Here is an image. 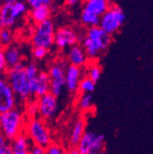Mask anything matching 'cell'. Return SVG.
<instances>
[{
	"instance_id": "8d00e7d4",
	"label": "cell",
	"mask_w": 153,
	"mask_h": 154,
	"mask_svg": "<svg viewBox=\"0 0 153 154\" xmlns=\"http://www.w3.org/2000/svg\"><path fill=\"white\" fill-rule=\"evenodd\" d=\"M67 154H81V152L78 150V149L76 147H72L68 151Z\"/></svg>"
},
{
	"instance_id": "44dd1931",
	"label": "cell",
	"mask_w": 153,
	"mask_h": 154,
	"mask_svg": "<svg viewBox=\"0 0 153 154\" xmlns=\"http://www.w3.org/2000/svg\"><path fill=\"white\" fill-rule=\"evenodd\" d=\"M100 20L101 17L98 16H95L93 14L85 12L82 10V14H81V21L82 23L89 28L92 27H96L100 25Z\"/></svg>"
},
{
	"instance_id": "9c48e42d",
	"label": "cell",
	"mask_w": 153,
	"mask_h": 154,
	"mask_svg": "<svg viewBox=\"0 0 153 154\" xmlns=\"http://www.w3.org/2000/svg\"><path fill=\"white\" fill-rule=\"evenodd\" d=\"M17 94L7 79L0 80V114L16 108Z\"/></svg>"
},
{
	"instance_id": "5bb4252c",
	"label": "cell",
	"mask_w": 153,
	"mask_h": 154,
	"mask_svg": "<svg viewBox=\"0 0 153 154\" xmlns=\"http://www.w3.org/2000/svg\"><path fill=\"white\" fill-rule=\"evenodd\" d=\"M10 144L14 154H30L29 150L32 142L25 132L17 136L13 141L10 142Z\"/></svg>"
},
{
	"instance_id": "ab89813d",
	"label": "cell",
	"mask_w": 153,
	"mask_h": 154,
	"mask_svg": "<svg viewBox=\"0 0 153 154\" xmlns=\"http://www.w3.org/2000/svg\"><path fill=\"white\" fill-rule=\"evenodd\" d=\"M97 154H107L105 150H102V151H100V152H98Z\"/></svg>"
},
{
	"instance_id": "74e56055",
	"label": "cell",
	"mask_w": 153,
	"mask_h": 154,
	"mask_svg": "<svg viewBox=\"0 0 153 154\" xmlns=\"http://www.w3.org/2000/svg\"><path fill=\"white\" fill-rule=\"evenodd\" d=\"M42 1V4L43 5H47V6H50L52 2V0H41Z\"/></svg>"
},
{
	"instance_id": "d6986e66",
	"label": "cell",
	"mask_w": 153,
	"mask_h": 154,
	"mask_svg": "<svg viewBox=\"0 0 153 154\" xmlns=\"http://www.w3.org/2000/svg\"><path fill=\"white\" fill-rule=\"evenodd\" d=\"M3 51L5 53L8 69L16 66L17 64L22 62V55L18 48L15 46H8V47H6V49Z\"/></svg>"
},
{
	"instance_id": "52a82bcc",
	"label": "cell",
	"mask_w": 153,
	"mask_h": 154,
	"mask_svg": "<svg viewBox=\"0 0 153 154\" xmlns=\"http://www.w3.org/2000/svg\"><path fill=\"white\" fill-rule=\"evenodd\" d=\"M67 65L66 62H62L61 63L53 64L49 69V74L50 77V93L57 97L61 95L63 87L66 85L65 72Z\"/></svg>"
},
{
	"instance_id": "30bf717a",
	"label": "cell",
	"mask_w": 153,
	"mask_h": 154,
	"mask_svg": "<svg viewBox=\"0 0 153 154\" xmlns=\"http://www.w3.org/2000/svg\"><path fill=\"white\" fill-rule=\"evenodd\" d=\"M79 42V36L72 29L70 28H61L55 33L54 45L61 50L65 49L68 46L76 45Z\"/></svg>"
},
{
	"instance_id": "7402d4cb",
	"label": "cell",
	"mask_w": 153,
	"mask_h": 154,
	"mask_svg": "<svg viewBox=\"0 0 153 154\" xmlns=\"http://www.w3.org/2000/svg\"><path fill=\"white\" fill-rule=\"evenodd\" d=\"M25 114L29 118V119L37 118L38 116H40V107H39V102H38V99L32 98L26 103Z\"/></svg>"
},
{
	"instance_id": "8992f818",
	"label": "cell",
	"mask_w": 153,
	"mask_h": 154,
	"mask_svg": "<svg viewBox=\"0 0 153 154\" xmlns=\"http://www.w3.org/2000/svg\"><path fill=\"white\" fill-rule=\"evenodd\" d=\"M126 20V15L119 6L112 5L111 8L101 17L100 27L109 35L119 30Z\"/></svg>"
},
{
	"instance_id": "6da1fadb",
	"label": "cell",
	"mask_w": 153,
	"mask_h": 154,
	"mask_svg": "<svg viewBox=\"0 0 153 154\" xmlns=\"http://www.w3.org/2000/svg\"><path fill=\"white\" fill-rule=\"evenodd\" d=\"M25 62H21L16 66L9 68L7 71V80L13 88L17 97L22 102L27 103L32 99V94L30 90L29 79L26 72Z\"/></svg>"
},
{
	"instance_id": "5b68a950",
	"label": "cell",
	"mask_w": 153,
	"mask_h": 154,
	"mask_svg": "<svg viewBox=\"0 0 153 154\" xmlns=\"http://www.w3.org/2000/svg\"><path fill=\"white\" fill-rule=\"evenodd\" d=\"M55 33L54 24L50 18L37 24L31 38L33 47H43L50 50L54 45Z\"/></svg>"
},
{
	"instance_id": "e575fe53",
	"label": "cell",
	"mask_w": 153,
	"mask_h": 154,
	"mask_svg": "<svg viewBox=\"0 0 153 154\" xmlns=\"http://www.w3.org/2000/svg\"><path fill=\"white\" fill-rule=\"evenodd\" d=\"M27 2L32 8H37L43 5L41 0H27Z\"/></svg>"
},
{
	"instance_id": "f35d334b",
	"label": "cell",
	"mask_w": 153,
	"mask_h": 154,
	"mask_svg": "<svg viewBox=\"0 0 153 154\" xmlns=\"http://www.w3.org/2000/svg\"><path fill=\"white\" fill-rule=\"evenodd\" d=\"M2 1L4 3H15L17 1V0H2Z\"/></svg>"
},
{
	"instance_id": "1f68e13d",
	"label": "cell",
	"mask_w": 153,
	"mask_h": 154,
	"mask_svg": "<svg viewBox=\"0 0 153 154\" xmlns=\"http://www.w3.org/2000/svg\"><path fill=\"white\" fill-rule=\"evenodd\" d=\"M29 152L30 154H47V148L36 145V144H32L30 147Z\"/></svg>"
},
{
	"instance_id": "4fadbf2b",
	"label": "cell",
	"mask_w": 153,
	"mask_h": 154,
	"mask_svg": "<svg viewBox=\"0 0 153 154\" xmlns=\"http://www.w3.org/2000/svg\"><path fill=\"white\" fill-rule=\"evenodd\" d=\"M86 61L87 55L84 48L77 44L70 48L68 52V62L70 63V64L82 68L86 63Z\"/></svg>"
},
{
	"instance_id": "ba28073f",
	"label": "cell",
	"mask_w": 153,
	"mask_h": 154,
	"mask_svg": "<svg viewBox=\"0 0 153 154\" xmlns=\"http://www.w3.org/2000/svg\"><path fill=\"white\" fill-rule=\"evenodd\" d=\"M38 102H39L40 107V118L44 120H50L55 117L59 107V102L57 96H55L51 93H49L41 96V97L38 98Z\"/></svg>"
},
{
	"instance_id": "277c9868",
	"label": "cell",
	"mask_w": 153,
	"mask_h": 154,
	"mask_svg": "<svg viewBox=\"0 0 153 154\" xmlns=\"http://www.w3.org/2000/svg\"><path fill=\"white\" fill-rule=\"evenodd\" d=\"M25 133L28 135L32 144L48 148L52 144V136L50 129L41 118H34L27 121Z\"/></svg>"
},
{
	"instance_id": "4316f807",
	"label": "cell",
	"mask_w": 153,
	"mask_h": 154,
	"mask_svg": "<svg viewBox=\"0 0 153 154\" xmlns=\"http://www.w3.org/2000/svg\"><path fill=\"white\" fill-rule=\"evenodd\" d=\"M26 10H27V6L25 3H23L21 1H17V2L13 3V5H12L11 12L15 18L20 17L22 14H24L26 12Z\"/></svg>"
},
{
	"instance_id": "ffe728a7",
	"label": "cell",
	"mask_w": 153,
	"mask_h": 154,
	"mask_svg": "<svg viewBox=\"0 0 153 154\" xmlns=\"http://www.w3.org/2000/svg\"><path fill=\"white\" fill-rule=\"evenodd\" d=\"M50 6L47 5H42L37 8H32L30 11V17L32 18V20L37 23L40 24L45 20H48L50 17Z\"/></svg>"
},
{
	"instance_id": "83f0119b",
	"label": "cell",
	"mask_w": 153,
	"mask_h": 154,
	"mask_svg": "<svg viewBox=\"0 0 153 154\" xmlns=\"http://www.w3.org/2000/svg\"><path fill=\"white\" fill-rule=\"evenodd\" d=\"M87 73H88L89 78H91L94 83H97V81L100 79V77H101L102 69L98 64H93V65H91L89 67Z\"/></svg>"
},
{
	"instance_id": "4dcf8cb0",
	"label": "cell",
	"mask_w": 153,
	"mask_h": 154,
	"mask_svg": "<svg viewBox=\"0 0 153 154\" xmlns=\"http://www.w3.org/2000/svg\"><path fill=\"white\" fill-rule=\"evenodd\" d=\"M47 154H67V151L62 145L52 143L47 148Z\"/></svg>"
},
{
	"instance_id": "8fae6325",
	"label": "cell",
	"mask_w": 153,
	"mask_h": 154,
	"mask_svg": "<svg viewBox=\"0 0 153 154\" xmlns=\"http://www.w3.org/2000/svg\"><path fill=\"white\" fill-rule=\"evenodd\" d=\"M83 71L81 67L70 64L66 68L65 80H66V89L70 93H75L79 90L80 82L82 81Z\"/></svg>"
},
{
	"instance_id": "f1b7e54d",
	"label": "cell",
	"mask_w": 153,
	"mask_h": 154,
	"mask_svg": "<svg viewBox=\"0 0 153 154\" xmlns=\"http://www.w3.org/2000/svg\"><path fill=\"white\" fill-rule=\"evenodd\" d=\"M26 72H27V75L29 77V81H32V80H35L37 79L38 77H39V74H40V71L38 69V66L36 63H27L26 65Z\"/></svg>"
},
{
	"instance_id": "7a4b0ae2",
	"label": "cell",
	"mask_w": 153,
	"mask_h": 154,
	"mask_svg": "<svg viewBox=\"0 0 153 154\" xmlns=\"http://www.w3.org/2000/svg\"><path fill=\"white\" fill-rule=\"evenodd\" d=\"M26 119L24 113L20 108H14L0 114L1 134L8 141H13L17 136L25 131Z\"/></svg>"
},
{
	"instance_id": "2e32d148",
	"label": "cell",
	"mask_w": 153,
	"mask_h": 154,
	"mask_svg": "<svg viewBox=\"0 0 153 154\" xmlns=\"http://www.w3.org/2000/svg\"><path fill=\"white\" fill-rule=\"evenodd\" d=\"M86 132L85 130V122L83 119H78L76 121L72 128L70 138H69V142L72 147H77L79 144L80 140L84 137V133Z\"/></svg>"
},
{
	"instance_id": "3957f363",
	"label": "cell",
	"mask_w": 153,
	"mask_h": 154,
	"mask_svg": "<svg viewBox=\"0 0 153 154\" xmlns=\"http://www.w3.org/2000/svg\"><path fill=\"white\" fill-rule=\"evenodd\" d=\"M111 41V35L106 32L100 26H96L87 29L82 45L87 57L93 59L100 52L107 50Z\"/></svg>"
},
{
	"instance_id": "7c38bea8",
	"label": "cell",
	"mask_w": 153,
	"mask_h": 154,
	"mask_svg": "<svg viewBox=\"0 0 153 154\" xmlns=\"http://www.w3.org/2000/svg\"><path fill=\"white\" fill-rule=\"evenodd\" d=\"M110 8V0H86L83 6V11L101 17Z\"/></svg>"
},
{
	"instance_id": "f546056e",
	"label": "cell",
	"mask_w": 153,
	"mask_h": 154,
	"mask_svg": "<svg viewBox=\"0 0 153 154\" xmlns=\"http://www.w3.org/2000/svg\"><path fill=\"white\" fill-rule=\"evenodd\" d=\"M49 50L43 47H33L32 56L36 60H42L47 56Z\"/></svg>"
},
{
	"instance_id": "484cf974",
	"label": "cell",
	"mask_w": 153,
	"mask_h": 154,
	"mask_svg": "<svg viewBox=\"0 0 153 154\" xmlns=\"http://www.w3.org/2000/svg\"><path fill=\"white\" fill-rule=\"evenodd\" d=\"M105 143H106V138H105L104 135L97 134L96 138H95L94 142H93V149H92V154H97L98 152L104 150Z\"/></svg>"
},
{
	"instance_id": "e0dca14e",
	"label": "cell",
	"mask_w": 153,
	"mask_h": 154,
	"mask_svg": "<svg viewBox=\"0 0 153 154\" xmlns=\"http://www.w3.org/2000/svg\"><path fill=\"white\" fill-rule=\"evenodd\" d=\"M13 3H4L0 10V27L3 28H10L12 27L17 18H15L12 15L11 8Z\"/></svg>"
},
{
	"instance_id": "603a6c76",
	"label": "cell",
	"mask_w": 153,
	"mask_h": 154,
	"mask_svg": "<svg viewBox=\"0 0 153 154\" xmlns=\"http://www.w3.org/2000/svg\"><path fill=\"white\" fill-rule=\"evenodd\" d=\"M93 95L91 94H83L78 99V107L82 111H88L93 106Z\"/></svg>"
},
{
	"instance_id": "cb8c5ba5",
	"label": "cell",
	"mask_w": 153,
	"mask_h": 154,
	"mask_svg": "<svg viewBox=\"0 0 153 154\" xmlns=\"http://www.w3.org/2000/svg\"><path fill=\"white\" fill-rule=\"evenodd\" d=\"M95 84L89 77H84L80 82L79 90L82 94H92L95 89Z\"/></svg>"
},
{
	"instance_id": "d4e9b609",
	"label": "cell",
	"mask_w": 153,
	"mask_h": 154,
	"mask_svg": "<svg viewBox=\"0 0 153 154\" xmlns=\"http://www.w3.org/2000/svg\"><path fill=\"white\" fill-rule=\"evenodd\" d=\"M12 32L10 31L9 28H3L0 31V41L1 44L4 47H8L12 42Z\"/></svg>"
},
{
	"instance_id": "9a60e30c",
	"label": "cell",
	"mask_w": 153,
	"mask_h": 154,
	"mask_svg": "<svg viewBox=\"0 0 153 154\" xmlns=\"http://www.w3.org/2000/svg\"><path fill=\"white\" fill-rule=\"evenodd\" d=\"M50 93V77L49 72H41L38 77V85L35 94L36 98H40L41 96Z\"/></svg>"
},
{
	"instance_id": "836d02e7",
	"label": "cell",
	"mask_w": 153,
	"mask_h": 154,
	"mask_svg": "<svg viewBox=\"0 0 153 154\" xmlns=\"http://www.w3.org/2000/svg\"><path fill=\"white\" fill-rule=\"evenodd\" d=\"M0 154H14L11 144L8 143L4 146H0Z\"/></svg>"
},
{
	"instance_id": "d590c367",
	"label": "cell",
	"mask_w": 153,
	"mask_h": 154,
	"mask_svg": "<svg viewBox=\"0 0 153 154\" xmlns=\"http://www.w3.org/2000/svg\"><path fill=\"white\" fill-rule=\"evenodd\" d=\"M79 2H80V0H65V5L72 7V6L77 5Z\"/></svg>"
},
{
	"instance_id": "d6a6232c",
	"label": "cell",
	"mask_w": 153,
	"mask_h": 154,
	"mask_svg": "<svg viewBox=\"0 0 153 154\" xmlns=\"http://www.w3.org/2000/svg\"><path fill=\"white\" fill-rule=\"evenodd\" d=\"M8 70V66L7 63L4 51L2 50L1 52H0V71H1V72H7Z\"/></svg>"
},
{
	"instance_id": "ac0fdd59",
	"label": "cell",
	"mask_w": 153,
	"mask_h": 154,
	"mask_svg": "<svg viewBox=\"0 0 153 154\" xmlns=\"http://www.w3.org/2000/svg\"><path fill=\"white\" fill-rule=\"evenodd\" d=\"M96 135V133L93 131H86L84 133V137L80 140L77 147H76L81 152V154H92V149Z\"/></svg>"
}]
</instances>
